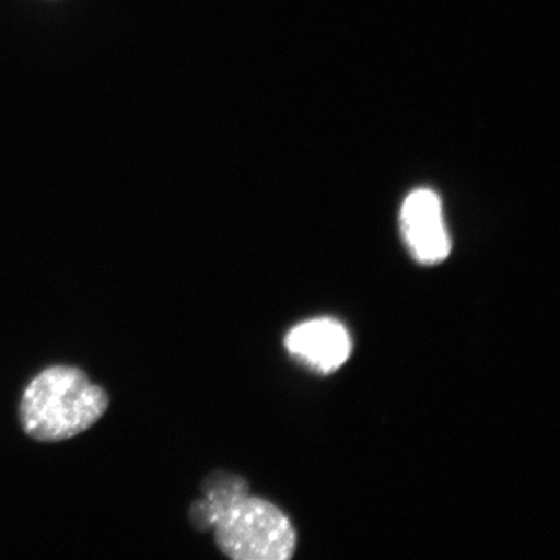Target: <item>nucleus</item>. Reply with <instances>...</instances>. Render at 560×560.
Masks as SVG:
<instances>
[{
  "mask_svg": "<svg viewBox=\"0 0 560 560\" xmlns=\"http://www.w3.org/2000/svg\"><path fill=\"white\" fill-rule=\"evenodd\" d=\"M108 407L106 390L79 368L51 366L24 390L20 418L32 440L60 442L90 430Z\"/></svg>",
  "mask_w": 560,
  "mask_h": 560,
  "instance_id": "obj_1",
  "label": "nucleus"
},
{
  "mask_svg": "<svg viewBox=\"0 0 560 560\" xmlns=\"http://www.w3.org/2000/svg\"><path fill=\"white\" fill-rule=\"evenodd\" d=\"M217 545L235 560H287L296 550V533L289 517L270 501L243 497L221 512Z\"/></svg>",
  "mask_w": 560,
  "mask_h": 560,
  "instance_id": "obj_2",
  "label": "nucleus"
},
{
  "mask_svg": "<svg viewBox=\"0 0 560 560\" xmlns=\"http://www.w3.org/2000/svg\"><path fill=\"white\" fill-rule=\"evenodd\" d=\"M401 232L415 259L436 265L451 254V237L442 219L440 197L430 189L411 191L401 206Z\"/></svg>",
  "mask_w": 560,
  "mask_h": 560,
  "instance_id": "obj_3",
  "label": "nucleus"
},
{
  "mask_svg": "<svg viewBox=\"0 0 560 560\" xmlns=\"http://www.w3.org/2000/svg\"><path fill=\"white\" fill-rule=\"evenodd\" d=\"M285 346L291 355L313 370L330 374L348 361L352 342L348 330L338 320H307L287 335Z\"/></svg>",
  "mask_w": 560,
  "mask_h": 560,
  "instance_id": "obj_4",
  "label": "nucleus"
},
{
  "mask_svg": "<svg viewBox=\"0 0 560 560\" xmlns=\"http://www.w3.org/2000/svg\"><path fill=\"white\" fill-rule=\"evenodd\" d=\"M206 499L195 501L190 508V521L195 528H213L221 512L235 501L248 495V486L242 478L230 474L210 475L205 482Z\"/></svg>",
  "mask_w": 560,
  "mask_h": 560,
  "instance_id": "obj_5",
  "label": "nucleus"
}]
</instances>
